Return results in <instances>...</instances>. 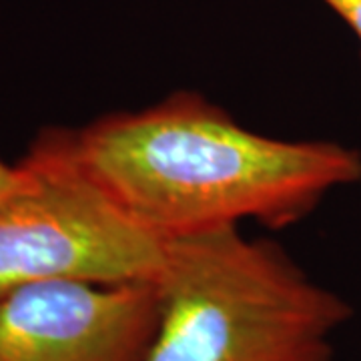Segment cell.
Segmentation results:
<instances>
[{
    "label": "cell",
    "instance_id": "277c9868",
    "mask_svg": "<svg viewBox=\"0 0 361 361\" xmlns=\"http://www.w3.org/2000/svg\"><path fill=\"white\" fill-rule=\"evenodd\" d=\"M157 283L42 281L0 301V361H142Z\"/></svg>",
    "mask_w": 361,
    "mask_h": 361
},
{
    "label": "cell",
    "instance_id": "8992f818",
    "mask_svg": "<svg viewBox=\"0 0 361 361\" xmlns=\"http://www.w3.org/2000/svg\"><path fill=\"white\" fill-rule=\"evenodd\" d=\"M16 175H18L16 165H8V163H4L0 159V197L13 187L14 180H16Z\"/></svg>",
    "mask_w": 361,
    "mask_h": 361
},
{
    "label": "cell",
    "instance_id": "5b68a950",
    "mask_svg": "<svg viewBox=\"0 0 361 361\" xmlns=\"http://www.w3.org/2000/svg\"><path fill=\"white\" fill-rule=\"evenodd\" d=\"M353 30L361 47V0H322Z\"/></svg>",
    "mask_w": 361,
    "mask_h": 361
},
{
    "label": "cell",
    "instance_id": "6da1fadb",
    "mask_svg": "<svg viewBox=\"0 0 361 361\" xmlns=\"http://www.w3.org/2000/svg\"><path fill=\"white\" fill-rule=\"evenodd\" d=\"M80 165L130 219L171 243L255 221L289 227L361 180V153L247 129L193 90L71 129Z\"/></svg>",
    "mask_w": 361,
    "mask_h": 361
},
{
    "label": "cell",
    "instance_id": "7a4b0ae2",
    "mask_svg": "<svg viewBox=\"0 0 361 361\" xmlns=\"http://www.w3.org/2000/svg\"><path fill=\"white\" fill-rule=\"evenodd\" d=\"M142 361H331L353 315L269 239L239 227L171 241Z\"/></svg>",
    "mask_w": 361,
    "mask_h": 361
},
{
    "label": "cell",
    "instance_id": "3957f363",
    "mask_svg": "<svg viewBox=\"0 0 361 361\" xmlns=\"http://www.w3.org/2000/svg\"><path fill=\"white\" fill-rule=\"evenodd\" d=\"M0 197V301L42 281L157 283L169 243L133 221L80 165L71 129L40 130Z\"/></svg>",
    "mask_w": 361,
    "mask_h": 361
}]
</instances>
